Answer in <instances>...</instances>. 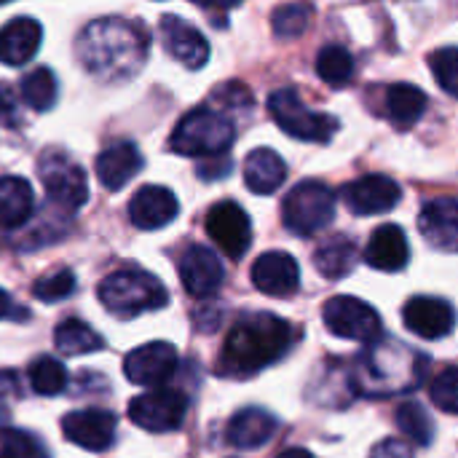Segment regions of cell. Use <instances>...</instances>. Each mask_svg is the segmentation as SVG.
Returning a JSON list of instances; mask_svg holds the SVG:
<instances>
[{
    "mask_svg": "<svg viewBox=\"0 0 458 458\" xmlns=\"http://www.w3.org/2000/svg\"><path fill=\"white\" fill-rule=\"evenodd\" d=\"M298 338H301L298 327L276 314L268 311L242 314L223 344L217 370L233 378L255 376L284 360L295 349Z\"/></svg>",
    "mask_w": 458,
    "mask_h": 458,
    "instance_id": "6da1fadb",
    "label": "cell"
},
{
    "mask_svg": "<svg viewBox=\"0 0 458 458\" xmlns=\"http://www.w3.org/2000/svg\"><path fill=\"white\" fill-rule=\"evenodd\" d=\"M75 54L102 81H126L148 59V32L126 19H97L81 35Z\"/></svg>",
    "mask_w": 458,
    "mask_h": 458,
    "instance_id": "7a4b0ae2",
    "label": "cell"
},
{
    "mask_svg": "<svg viewBox=\"0 0 458 458\" xmlns=\"http://www.w3.org/2000/svg\"><path fill=\"white\" fill-rule=\"evenodd\" d=\"M427 370H429V360L421 352L400 341L378 338L357 360L352 384L365 397L408 394L424 384Z\"/></svg>",
    "mask_w": 458,
    "mask_h": 458,
    "instance_id": "3957f363",
    "label": "cell"
},
{
    "mask_svg": "<svg viewBox=\"0 0 458 458\" xmlns=\"http://www.w3.org/2000/svg\"><path fill=\"white\" fill-rule=\"evenodd\" d=\"M99 301L115 317H137L164 309L169 303V293L153 274L123 268L105 276V282L99 284Z\"/></svg>",
    "mask_w": 458,
    "mask_h": 458,
    "instance_id": "277c9868",
    "label": "cell"
},
{
    "mask_svg": "<svg viewBox=\"0 0 458 458\" xmlns=\"http://www.w3.org/2000/svg\"><path fill=\"white\" fill-rule=\"evenodd\" d=\"M236 131L233 123L212 107H196L177 123L172 134V150L191 158H212L228 153Z\"/></svg>",
    "mask_w": 458,
    "mask_h": 458,
    "instance_id": "5b68a950",
    "label": "cell"
},
{
    "mask_svg": "<svg viewBox=\"0 0 458 458\" xmlns=\"http://www.w3.org/2000/svg\"><path fill=\"white\" fill-rule=\"evenodd\" d=\"M282 217L287 231H293L295 236H314L333 223L335 193L319 180H303L287 193L282 204Z\"/></svg>",
    "mask_w": 458,
    "mask_h": 458,
    "instance_id": "8992f818",
    "label": "cell"
},
{
    "mask_svg": "<svg viewBox=\"0 0 458 458\" xmlns=\"http://www.w3.org/2000/svg\"><path fill=\"white\" fill-rule=\"evenodd\" d=\"M268 110L284 134L303 142H330L338 129V121L333 115L306 107L295 89H276L268 97Z\"/></svg>",
    "mask_w": 458,
    "mask_h": 458,
    "instance_id": "52a82bcc",
    "label": "cell"
},
{
    "mask_svg": "<svg viewBox=\"0 0 458 458\" xmlns=\"http://www.w3.org/2000/svg\"><path fill=\"white\" fill-rule=\"evenodd\" d=\"M322 319L327 325V330L344 341H360V344H373L381 338L384 333V325H381V317L378 311L360 301V298H352V295H338V298H330L325 303V311H322Z\"/></svg>",
    "mask_w": 458,
    "mask_h": 458,
    "instance_id": "ba28073f",
    "label": "cell"
},
{
    "mask_svg": "<svg viewBox=\"0 0 458 458\" xmlns=\"http://www.w3.org/2000/svg\"><path fill=\"white\" fill-rule=\"evenodd\" d=\"M38 174H40V182H43L48 199L56 207L72 212L86 204V199H89L86 174L67 153H59V150L46 153L38 161Z\"/></svg>",
    "mask_w": 458,
    "mask_h": 458,
    "instance_id": "9c48e42d",
    "label": "cell"
},
{
    "mask_svg": "<svg viewBox=\"0 0 458 458\" xmlns=\"http://www.w3.org/2000/svg\"><path fill=\"white\" fill-rule=\"evenodd\" d=\"M185 413H188V397L177 389H164V386H156L134 397L129 405V419L140 429L156 432V435L180 429L185 421Z\"/></svg>",
    "mask_w": 458,
    "mask_h": 458,
    "instance_id": "30bf717a",
    "label": "cell"
},
{
    "mask_svg": "<svg viewBox=\"0 0 458 458\" xmlns=\"http://www.w3.org/2000/svg\"><path fill=\"white\" fill-rule=\"evenodd\" d=\"M207 233L231 260H242L252 244L250 215L236 201H220L207 212Z\"/></svg>",
    "mask_w": 458,
    "mask_h": 458,
    "instance_id": "8fae6325",
    "label": "cell"
},
{
    "mask_svg": "<svg viewBox=\"0 0 458 458\" xmlns=\"http://www.w3.org/2000/svg\"><path fill=\"white\" fill-rule=\"evenodd\" d=\"M177 370V349L166 341H153L145 344L134 352L126 354L123 360V373L131 384L137 386H164Z\"/></svg>",
    "mask_w": 458,
    "mask_h": 458,
    "instance_id": "7c38bea8",
    "label": "cell"
},
{
    "mask_svg": "<svg viewBox=\"0 0 458 458\" xmlns=\"http://www.w3.org/2000/svg\"><path fill=\"white\" fill-rule=\"evenodd\" d=\"M62 435L83 451L102 454L115 440V416L102 408L72 411L62 419Z\"/></svg>",
    "mask_w": 458,
    "mask_h": 458,
    "instance_id": "4fadbf2b",
    "label": "cell"
},
{
    "mask_svg": "<svg viewBox=\"0 0 458 458\" xmlns=\"http://www.w3.org/2000/svg\"><path fill=\"white\" fill-rule=\"evenodd\" d=\"M341 196H344V204L354 215L368 217V215H381V212L394 209L403 199V191L386 174H365V177L349 182Z\"/></svg>",
    "mask_w": 458,
    "mask_h": 458,
    "instance_id": "5bb4252c",
    "label": "cell"
},
{
    "mask_svg": "<svg viewBox=\"0 0 458 458\" xmlns=\"http://www.w3.org/2000/svg\"><path fill=\"white\" fill-rule=\"evenodd\" d=\"M177 271H180L182 287L193 298H209V295H215L220 290L223 279H225V271H223L220 258L209 247H204V244H191L180 255Z\"/></svg>",
    "mask_w": 458,
    "mask_h": 458,
    "instance_id": "9a60e30c",
    "label": "cell"
},
{
    "mask_svg": "<svg viewBox=\"0 0 458 458\" xmlns=\"http://www.w3.org/2000/svg\"><path fill=\"white\" fill-rule=\"evenodd\" d=\"M403 319L405 327L427 341H437L454 333L456 327V309L443 301V298H432V295H419L411 298L403 309Z\"/></svg>",
    "mask_w": 458,
    "mask_h": 458,
    "instance_id": "2e32d148",
    "label": "cell"
},
{
    "mask_svg": "<svg viewBox=\"0 0 458 458\" xmlns=\"http://www.w3.org/2000/svg\"><path fill=\"white\" fill-rule=\"evenodd\" d=\"M252 284L271 298H290L301 287V268L287 252H266L252 266Z\"/></svg>",
    "mask_w": 458,
    "mask_h": 458,
    "instance_id": "e0dca14e",
    "label": "cell"
},
{
    "mask_svg": "<svg viewBox=\"0 0 458 458\" xmlns=\"http://www.w3.org/2000/svg\"><path fill=\"white\" fill-rule=\"evenodd\" d=\"M421 236L440 252H458V199L437 196L421 207Z\"/></svg>",
    "mask_w": 458,
    "mask_h": 458,
    "instance_id": "ac0fdd59",
    "label": "cell"
},
{
    "mask_svg": "<svg viewBox=\"0 0 458 458\" xmlns=\"http://www.w3.org/2000/svg\"><path fill=\"white\" fill-rule=\"evenodd\" d=\"M161 40L164 48L188 70H199L207 64L209 59V43L207 38L188 21H182L180 16H164L161 19Z\"/></svg>",
    "mask_w": 458,
    "mask_h": 458,
    "instance_id": "d6986e66",
    "label": "cell"
},
{
    "mask_svg": "<svg viewBox=\"0 0 458 458\" xmlns=\"http://www.w3.org/2000/svg\"><path fill=\"white\" fill-rule=\"evenodd\" d=\"M180 212V204L174 193L164 185H145L131 196L129 204V220L140 231H158L169 225Z\"/></svg>",
    "mask_w": 458,
    "mask_h": 458,
    "instance_id": "ffe728a7",
    "label": "cell"
},
{
    "mask_svg": "<svg viewBox=\"0 0 458 458\" xmlns=\"http://www.w3.org/2000/svg\"><path fill=\"white\" fill-rule=\"evenodd\" d=\"M365 260H368V266L386 271V274L403 271L411 260V247H408L405 231L400 225H392V223L376 228L370 242H368Z\"/></svg>",
    "mask_w": 458,
    "mask_h": 458,
    "instance_id": "44dd1931",
    "label": "cell"
},
{
    "mask_svg": "<svg viewBox=\"0 0 458 458\" xmlns=\"http://www.w3.org/2000/svg\"><path fill=\"white\" fill-rule=\"evenodd\" d=\"M276 419L263 411V408H244L239 411L228 427H225V440L239 448V451H258L263 448L274 435H276Z\"/></svg>",
    "mask_w": 458,
    "mask_h": 458,
    "instance_id": "7402d4cb",
    "label": "cell"
},
{
    "mask_svg": "<svg viewBox=\"0 0 458 458\" xmlns=\"http://www.w3.org/2000/svg\"><path fill=\"white\" fill-rule=\"evenodd\" d=\"M94 169H97L99 182H102L107 191H118V188H123V185L142 169V156H140V150H137L134 142L121 140V142L107 145V148L97 156Z\"/></svg>",
    "mask_w": 458,
    "mask_h": 458,
    "instance_id": "603a6c76",
    "label": "cell"
},
{
    "mask_svg": "<svg viewBox=\"0 0 458 458\" xmlns=\"http://www.w3.org/2000/svg\"><path fill=\"white\" fill-rule=\"evenodd\" d=\"M40 38H43V30L35 19L30 16L11 19L0 30V62L8 67L27 64L40 48Z\"/></svg>",
    "mask_w": 458,
    "mask_h": 458,
    "instance_id": "cb8c5ba5",
    "label": "cell"
},
{
    "mask_svg": "<svg viewBox=\"0 0 458 458\" xmlns=\"http://www.w3.org/2000/svg\"><path fill=\"white\" fill-rule=\"evenodd\" d=\"M287 180V164L271 148H255L244 161V182L258 196L276 193Z\"/></svg>",
    "mask_w": 458,
    "mask_h": 458,
    "instance_id": "d4e9b609",
    "label": "cell"
},
{
    "mask_svg": "<svg viewBox=\"0 0 458 458\" xmlns=\"http://www.w3.org/2000/svg\"><path fill=\"white\" fill-rule=\"evenodd\" d=\"M35 196L27 180L0 177V228H19L32 217Z\"/></svg>",
    "mask_w": 458,
    "mask_h": 458,
    "instance_id": "484cf974",
    "label": "cell"
},
{
    "mask_svg": "<svg viewBox=\"0 0 458 458\" xmlns=\"http://www.w3.org/2000/svg\"><path fill=\"white\" fill-rule=\"evenodd\" d=\"M314 266L325 279L338 282V279H344V276H349L354 271V266H357V244L349 236H333L317 250Z\"/></svg>",
    "mask_w": 458,
    "mask_h": 458,
    "instance_id": "4316f807",
    "label": "cell"
},
{
    "mask_svg": "<svg viewBox=\"0 0 458 458\" xmlns=\"http://www.w3.org/2000/svg\"><path fill=\"white\" fill-rule=\"evenodd\" d=\"M54 346H56V352L62 357H81V354L99 352L105 346V341L86 322H81V319H64L54 330Z\"/></svg>",
    "mask_w": 458,
    "mask_h": 458,
    "instance_id": "83f0119b",
    "label": "cell"
},
{
    "mask_svg": "<svg viewBox=\"0 0 458 458\" xmlns=\"http://www.w3.org/2000/svg\"><path fill=\"white\" fill-rule=\"evenodd\" d=\"M427 110V94L411 83H394L386 91V115L397 126H413Z\"/></svg>",
    "mask_w": 458,
    "mask_h": 458,
    "instance_id": "f1b7e54d",
    "label": "cell"
},
{
    "mask_svg": "<svg viewBox=\"0 0 458 458\" xmlns=\"http://www.w3.org/2000/svg\"><path fill=\"white\" fill-rule=\"evenodd\" d=\"M27 381H30V386H32L35 394L54 397V394L64 392V386H67V370L54 357H38L27 368Z\"/></svg>",
    "mask_w": 458,
    "mask_h": 458,
    "instance_id": "f546056e",
    "label": "cell"
},
{
    "mask_svg": "<svg viewBox=\"0 0 458 458\" xmlns=\"http://www.w3.org/2000/svg\"><path fill=\"white\" fill-rule=\"evenodd\" d=\"M317 72L325 83H330L333 89H341L354 78V56L344 46L330 43L317 56Z\"/></svg>",
    "mask_w": 458,
    "mask_h": 458,
    "instance_id": "4dcf8cb0",
    "label": "cell"
},
{
    "mask_svg": "<svg viewBox=\"0 0 458 458\" xmlns=\"http://www.w3.org/2000/svg\"><path fill=\"white\" fill-rule=\"evenodd\" d=\"M59 94V83L56 75L48 67H35L32 72L24 75L21 81V99L32 107V110H51Z\"/></svg>",
    "mask_w": 458,
    "mask_h": 458,
    "instance_id": "1f68e13d",
    "label": "cell"
},
{
    "mask_svg": "<svg viewBox=\"0 0 458 458\" xmlns=\"http://www.w3.org/2000/svg\"><path fill=\"white\" fill-rule=\"evenodd\" d=\"M397 427L408 440H413L421 448H429L435 440V424H432L427 408L419 403H403L397 408Z\"/></svg>",
    "mask_w": 458,
    "mask_h": 458,
    "instance_id": "d6a6232c",
    "label": "cell"
},
{
    "mask_svg": "<svg viewBox=\"0 0 458 458\" xmlns=\"http://www.w3.org/2000/svg\"><path fill=\"white\" fill-rule=\"evenodd\" d=\"M311 19H314L311 3L298 0V3H284V5H279V8L274 11V16H271V27H274V35H276V38L290 40V38L303 35V32L309 30Z\"/></svg>",
    "mask_w": 458,
    "mask_h": 458,
    "instance_id": "836d02e7",
    "label": "cell"
},
{
    "mask_svg": "<svg viewBox=\"0 0 458 458\" xmlns=\"http://www.w3.org/2000/svg\"><path fill=\"white\" fill-rule=\"evenodd\" d=\"M0 458H51L43 443L21 429H0Z\"/></svg>",
    "mask_w": 458,
    "mask_h": 458,
    "instance_id": "e575fe53",
    "label": "cell"
},
{
    "mask_svg": "<svg viewBox=\"0 0 458 458\" xmlns=\"http://www.w3.org/2000/svg\"><path fill=\"white\" fill-rule=\"evenodd\" d=\"M72 290H75V274L70 268H56L32 284V295L43 303H59V301L70 298Z\"/></svg>",
    "mask_w": 458,
    "mask_h": 458,
    "instance_id": "d590c367",
    "label": "cell"
},
{
    "mask_svg": "<svg viewBox=\"0 0 458 458\" xmlns=\"http://www.w3.org/2000/svg\"><path fill=\"white\" fill-rule=\"evenodd\" d=\"M429 64H432V72H435L437 83L443 86V91L458 99V46L437 48L429 56Z\"/></svg>",
    "mask_w": 458,
    "mask_h": 458,
    "instance_id": "8d00e7d4",
    "label": "cell"
},
{
    "mask_svg": "<svg viewBox=\"0 0 458 458\" xmlns=\"http://www.w3.org/2000/svg\"><path fill=\"white\" fill-rule=\"evenodd\" d=\"M432 403L443 413H456L458 416V368H445L435 376L432 386Z\"/></svg>",
    "mask_w": 458,
    "mask_h": 458,
    "instance_id": "74e56055",
    "label": "cell"
},
{
    "mask_svg": "<svg viewBox=\"0 0 458 458\" xmlns=\"http://www.w3.org/2000/svg\"><path fill=\"white\" fill-rule=\"evenodd\" d=\"M228 169H231V158H228L225 153H223V156L204 158V161L199 164V174H201L204 180H220V177L228 174Z\"/></svg>",
    "mask_w": 458,
    "mask_h": 458,
    "instance_id": "f35d334b",
    "label": "cell"
},
{
    "mask_svg": "<svg viewBox=\"0 0 458 458\" xmlns=\"http://www.w3.org/2000/svg\"><path fill=\"white\" fill-rule=\"evenodd\" d=\"M370 458H413V448L403 440H384L373 448Z\"/></svg>",
    "mask_w": 458,
    "mask_h": 458,
    "instance_id": "ab89813d",
    "label": "cell"
},
{
    "mask_svg": "<svg viewBox=\"0 0 458 458\" xmlns=\"http://www.w3.org/2000/svg\"><path fill=\"white\" fill-rule=\"evenodd\" d=\"M19 394V376L13 370H0V397Z\"/></svg>",
    "mask_w": 458,
    "mask_h": 458,
    "instance_id": "60d3db41",
    "label": "cell"
},
{
    "mask_svg": "<svg viewBox=\"0 0 458 458\" xmlns=\"http://www.w3.org/2000/svg\"><path fill=\"white\" fill-rule=\"evenodd\" d=\"M201 8H212V11H228V8H236L242 5V0H191Z\"/></svg>",
    "mask_w": 458,
    "mask_h": 458,
    "instance_id": "b9f144b4",
    "label": "cell"
},
{
    "mask_svg": "<svg viewBox=\"0 0 458 458\" xmlns=\"http://www.w3.org/2000/svg\"><path fill=\"white\" fill-rule=\"evenodd\" d=\"M11 311H13V303H11L8 293H5V290H0V319L11 317Z\"/></svg>",
    "mask_w": 458,
    "mask_h": 458,
    "instance_id": "7bdbcfd3",
    "label": "cell"
},
{
    "mask_svg": "<svg viewBox=\"0 0 458 458\" xmlns=\"http://www.w3.org/2000/svg\"><path fill=\"white\" fill-rule=\"evenodd\" d=\"M279 458H314L306 448H290V451H284V454H279Z\"/></svg>",
    "mask_w": 458,
    "mask_h": 458,
    "instance_id": "ee69618b",
    "label": "cell"
},
{
    "mask_svg": "<svg viewBox=\"0 0 458 458\" xmlns=\"http://www.w3.org/2000/svg\"><path fill=\"white\" fill-rule=\"evenodd\" d=\"M3 3H11V0H0V5H3Z\"/></svg>",
    "mask_w": 458,
    "mask_h": 458,
    "instance_id": "f6af8a7d",
    "label": "cell"
}]
</instances>
